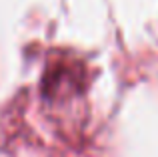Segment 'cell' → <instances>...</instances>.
<instances>
[{
	"label": "cell",
	"mask_w": 158,
	"mask_h": 157,
	"mask_svg": "<svg viewBox=\"0 0 158 157\" xmlns=\"http://www.w3.org/2000/svg\"><path fill=\"white\" fill-rule=\"evenodd\" d=\"M78 78H82V75H78L76 69L64 67V65L50 69V71L46 73V77H44V81H42L44 97H46V99L58 97V93H64L68 85H72V87L76 85Z\"/></svg>",
	"instance_id": "cell-1"
}]
</instances>
